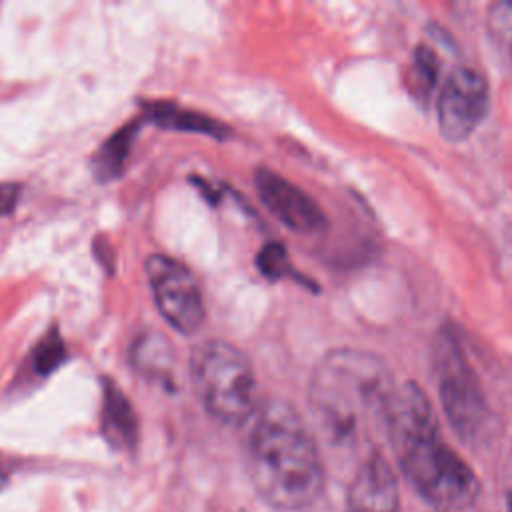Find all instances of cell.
Masks as SVG:
<instances>
[{
    "label": "cell",
    "mask_w": 512,
    "mask_h": 512,
    "mask_svg": "<svg viewBox=\"0 0 512 512\" xmlns=\"http://www.w3.org/2000/svg\"><path fill=\"white\" fill-rule=\"evenodd\" d=\"M488 110V84L472 68L460 66L448 74L438 96V128L444 138L460 142L482 122Z\"/></svg>",
    "instance_id": "52a82bcc"
},
{
    "label": "cell",
    "mask_w": 512,
    "mask_h": 512,
    "mask_svg": "<svg viewBox=\"0 0 512 512\" xmlns=\"http://www.w3.org/2000/svg\"><path fill=\"white\" fill-rule=\"evenodd\" d=\"M254 184L262 204L290 230L310 234L326 226L322 208L282 174L270 168H258Z\"/></svg>",
    "instance_id": "ba28073f"
},
{
    "label": "cell",
    "mask_w": 512,
    "mask_h": 512,
    "mask_svg": "<svg viewBox=\"0 0 512 512\" xmlns=\"http://www.w3.org/2000/svg\"><path fill=\"white\" fill-rule=\"evenodd\" d=\"M66 358V346L60 338V334L56 330H50L34 348L32 354V362H34V370L42 376L54 372L62 360Z\"/></svg>",
    "instance_id": "2e32d148"
},
{
    "label": "cell",
    "mask_w": 512,
    "mask_h": 512,
    "mask_svg": "<svg viewBox=\"0 0 512 512\" xmlns=\"http://www.w3.org/2000/svg\"><path fill=\"white\" fill-rule=\"evenodd\" d=\"M22 186L16 182H0V216L10 214L20 198Z\"/></svg>",
    "instance_id": "ac0fdd59"
},
{
    "label": "cell",
    "mask_w": 512,
    "mask_h": 512,
    "mask_svg": "<svg viewBox=\"0 0 512 512\" xmlns=\"http://www.w3.org/2000/svg\"><path fill=\"white\" fill-rule=\"evenodd\" d=\"M144 268L164 320L182 334H194L206 316L194 274L182 262L164 254L148 256Z\"/></svg>",
    "instance_id": "8992f818"
},
{
    "label": "cell",
    "mask_w": 512,
    "mask_h": 512,
    "mask_svg": "<svg viewBox=\"0 0 512 512\" xmlns=\"http://www.w3.org/2000/svg\"><path fill=\"white\" fill-rule=\"evenodd\" d=\"M400 494L396 476L382 454H372L358 468L350 490L346 512H398Z\"/></svg>",
    "instance_id": "9c48e42d"
},
{
    "label": "cell",
    "mask_w": 512,
    "mask_h": 512,
    "mask_svg": "<svg viewBox=\"0 0 512 512\" xmlns=\"http://www.w3.org/2000/svg\"><path fill=\"white\" fill-rule=\"evenodd\" d=\"M258 268L268 278H284L292 274L286 250L282 244L270 242L258 254Z\"/></svg>",
    "instance_id": "e0dca14e"
},
{
    "label": "cell",
    "mask_w": 512,
    "mask_h": 512,
    "mask_svg": "<svg viewBox=\"0 0 512 512\" xmlns=\"http://www.w3.org/2000/svg\"><path fill=\"white\" fill-rule=\"evenodd\" d=\"M146 116L152 122H156L164 128H172V130L202 132V134H210L214 138H224L228 134L226 126H222L218 120H212V118L202 116L192 110H182V108H178L174 104H166V102L148 104Z\"/></svg>",
    "instance_id": "8fae6325"
},
{
    "label": "cell",
    "mask_w": 512,
    "mask_h": 512,
    "mask_svg": "<svg viewBox=\"0 0 512 512\" xmlns=\"http://www.w3.org/2000/svg\"><path fill=\"white\" fill-rule=\"evenodd\" d=\"M486 30L490 40L502 48H512V2H494L486 14Z\"/></svg>",
    "instance_id": "9a60e30c"
},
{
    "label": "cell",
    "mask_w": 512,
    "mask_h": 512,
    "mask_svg": "<svg viewBox=\"0 0 512 512\" xmlns=\"http://www.w3.org/2000/svg\"><path fill=\"white\" fill-rule=\"evenodd\" d=\"M102 430L116 448H132L138 442V418L124 392L110 380L104 382Z\"/></svg>",
    "instance_id": "30bf717a"
},
{
    "label": "cell",
    "mask_w": 512,
    "mask_h": 512,
    "mask_svg": "<svg viewBox=\"0 0 512 512\" xmlns=\"http://www.w3.org/2000/svg\"><path fill=\"white\" fill-rule=\"evenodd\" d=\"M136 130H138V122L134 120V122L122 126L116 134H112L102 144V148L94 156V172L98 174V178L110 180L122 172L124 162L130 152V144L136 136Z\"/></svg>",
    "instance_id": "7c38bea8"
},
{
    "label": "cell",
    "mask_w": 512,
    "mask_h": 512,
    "mask_svg": "<svg viewBox=\"0 0 512 512\" xmlns=\"http://www.w3.org/2000/svg\"><path fill=\"white\" fill-rule=\"evenodd\" d=\"M434 370L442 410L458 436L472 442L488 420V404L476 374L464 360L452 336H438L434 348Z\"/></svg>",
    "instance_id": "5b68a950"
},
{
    "label": "cell",
    "mask_w": 512,
    "mask_h": 512,
    "mask_svg": "<svg viewBox=\"0 0 512 512\" xmlns=\"http://www.w3.org/2000/svg\"><path fill=\"white\" fill-rule=\"evenodd\" d=\"M412 486L434 506L466 508L480 494L472 468L438 434V426L392 442Z\"/></svg>",
    "instance_id": "3957f363"
},
{
    "label": "cell",
    "mask_w": 512,
    "mask_h": 512,
    "mask_svg": "<svg viewBox=\"0 0 512 512\" xmlns=\"http://www.w3.org/2000/svg\"><path fill=\"white\" fill-rule=\"evenodd\" d=\"M508 512H512V490L508 494Z\"/></svg>",
    "instance_id": "ffe728a7"
},
{
    "label": "cell",
    "mask_w": 512,
    "mask_h": 512,
    "mask_svg": "<svg viewBox=\"0 0 512 512\" xmlns=\"http://www.w3.org/2000/svg\"><path fill=\"white\" fill-rule=\"evenodd\" d=\"M438 56L428 46H418L412 58V74H410V86L418 96H428L438 80Z\"/></svg>",
    "instance_id": "5bb4252c"
},
{
    "label": "cell",
    "mask_w": 512,
    "mask_h": 512,
    "mask_svg": "<svg viewBox=\"0 0 512 512\" xmlns=\"http://www.w3.org/2000/svg\"><path fill=\"white\" fill-rule=\"evenodd\" d=\"M394 390L388 366L364 350H332L312 372L310 402L332 432H354L362 418L380 416Z\"/></svg>",
    "instance_id": "7a4b0ae2"
},
{
    "label": "cell",
    "mask_w": 512,
    "mask_h": 512,
    "mask_svg": "<svg viewBox=\"0 0 512 512\" xmlns=\"http://www.w3.org/2000/svg\"><path fill=\"white\" fill-rule=\"evenodd\" d=\"M248 466L256 492L280 510L308 508L324 490L318 446L284 400H270L256 412L248 434Z\"/></svg>",
    "instance_id": "6da1fadb"
},
{
    "label": "cell",
    "mask_w": 512,
    "mask_h": 512,
    "mask_svg": "<svg viewBox=\"0 0 512 512\" xmlns=\"http://www.w3.org/2000/svg\"><path fill=\"white\" fill-rule=\"evenodd\" d=\"M190 374L200 402L220 422L238 424L254 414V370L236 346L224 340L202 342L192 352Z\"/></svg>",
    "instance_id": "277c9868"
},
{
    "label": "cell",
    "mask_w": 512,
    "mask_h": 512,
    "mask_svg": "<svg viewBox=\"0 0 512 512\" xmlns=\"http://www.w3.org/2000/svg\"><path fill=\"white\" fill-rule=\"evenodd\" d=\"M132 360L142 372L160 376L170 362V346L158 334H146L134 344Z\"/></svg>",
    "instance_id": "4fadbf2b"
},
{
    "label": "cell",
    "mask_w": 512,
    "mask_h": 512,
    "mask_svg": "<svg viewBox=\"0 0 512 512\" xmlns=\"http://www.w3.org/2000/svg\"><path fill=\"white\" fill-rule=\"evenodd\" d=\"M6 482H8V478H6V474L0 470V490L6 486Z\"/></svg>",
    "instance_id": "d6986e66"
}]
</instances>
